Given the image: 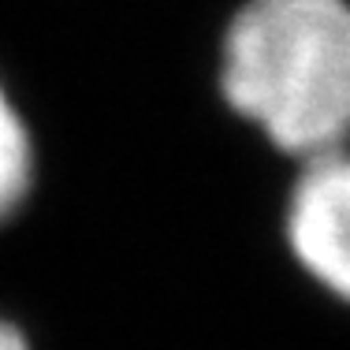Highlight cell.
Returning a JSON list of instances; mask_svg holds the SVG:
<instances>
[{
    "label": "cell",
    "mask_w": 350,
    "mask_h": 350,
    "mask_svg": "<svg viewBox=\"0 0 350 350\" xmlns=\"http://www.w3.org/2000/svg\"><path fill=\"white\" fill-rule=\"evenodd\" d=\"M224 97L283 153L343 146L350 15L343 0H250L224 41Z\"/></svg>",
    "instance_id": "6da1fadb"
},
{
    "label": "cell",
    "mask_w": 350,
    "mask_h": 350,
    "mask_svg": "<svg viewBox=\"0 0 350 350\" xmlns=\"http://www.w3.org/2000/svg\"><path fill=\"white\" fill-rule=\"evenodd\" d=\"M350 172L339 149L313 153L291 194L287 239L298 265L317 276L336 298L350 291Z\"/></svg>",
    "instance_id": "7a4b0ae2"
},
{
    "label": "cell",
    "mask_w": 350,
    "mask_h": 350,
    "mask_svg": "<svg viewBox=\"0 0 350 350\" xmlns=\"http://www.w3.org/2000/svg\"><path fill=\"white\" fill-rule=\"evenodd\" d=\"M30 187V138L0 90V220L23 205Z\"/></svg>",
    "instance_id": "3957f363"
},
{
    "label": "cell",
    "mask_w": 350,
    "mask_h": 350,
    "mask_svg": "<svg viewBox=\"0 0 350 350\" xmlns=\"http://www.w3.org/2000/svg\"><path fill=\"white\" fill-rule=\"evenodd\" d=\"M0 350H30L27 339H23V332L8 321H0Z\"/></svg>",
    "instance_id": "277c9868"
}]
</instances>
